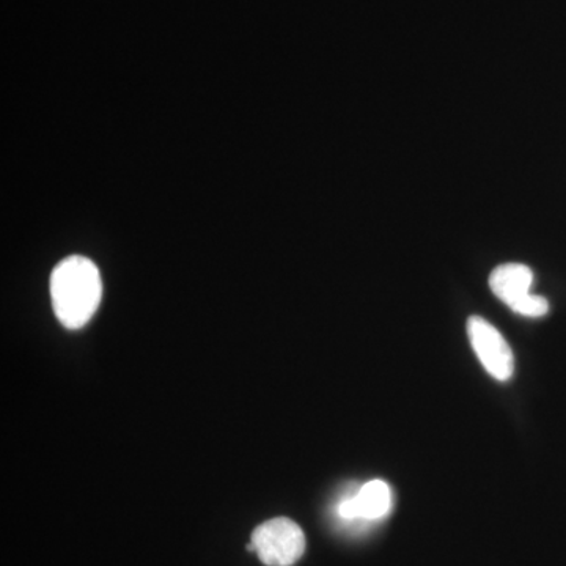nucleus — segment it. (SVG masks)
<instances>
[{
    "instance_id": "obj_1",
    "label": "nucleus",
    "mask_w": 566,
    "mask_h": 566,
    "mask_svg": "<svg viewBox=\"0 0 566 566\" xmlns=\"http://www.w3.org/2000/svg\"><path fill=\"white\" fill-rule=\"evenodd\" d=\"M102 296V275L92 260L81 255L69 256L52 271V307L59 322L69 329H80L91 322Z\"/></svg>"
},
{
    "instance_id": "obj_2",
    "label": "nucleus",
    "mask_w": 566,
    "mask_h": 566,
    "mask_svg": "<svg viewBox=\"0 0 566 566\" xmlns=\"http://www.w3.org/2000/svg\"><path fill=\"white\" fill-rule=\"evenodd\" d=\"M534 273L526 264L505 263L490 275V286L502 303L516 314L527 318H539L549 312L546 297L532 294Z\"/></svg>"
},
{
    "instance_id": "obj_3",
    "label": "nucleus",
    "mask_w": 566,
    "mask_h": 566,
    "mask_svg": "<svg viewBox=\"0 0 566 566\" xmlns=\"http://www.w3.org/2000/svg\"><path fill=\"white\" fill-rule=\"evenodd\" d=\"M251 543L256 556L268 566H292L305 551L303 528L289 517H274L256 527Z\"/></svg>"
},
{
    "instance_id": "obj_4",
    "label": "nucleus",
    "mask_w": 566,
    "mask_h": 566,
    "mask_svg": "<svg viewBox=\"0 0 566 566\" xmlns=\"http://www.w3.org/2000/svg\"><path fill=\"white\" fill-rule=\"evenodd\" d=\"M468 335L472 348L488 374L499 381H509L515 371V357L504 335L482 316H471Z\"/></svg>"
},
{
    "instance_id": "obj_5",
    "label": "nucleus",
    "mask_w": 566,
    "mask_h": 566,
    "mask_svg": "<svg viewBox=\"0 0 566 566\" xmlns=\"http://www.w3.org/2000/svg\"><path fill=\"white\" fill-rule=\"evenodd\" d=\"M392 510V491L382 480H371L338 502L337 515L345 523H376Z\"/></svg>"
}]
</instances>
